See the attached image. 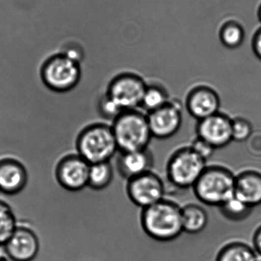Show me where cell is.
<instances>
[{
	"label": "cell",
	"mask_w": 261,
	"mask_h": 261,
	"mask_svg": "<svg viewBox=\"0 0 261 261\" xmlns=\"http://www.w3.org/2000/svg\"><path fill=\"white\" fill-rule=\"evenodd\" d=\"M17 227L16 218L10 205L0 200V245H6Z\"/></svg>",
	"instance_id": "obj_20"
},
{
	"label": "cell",
	"mask_w": 261,
	"mask_h": 261,
	"mask_svg": "<svg viewBox=\"0 0 261 261\" xmlns=\"http://www.w3.org/2000/svg\"><path fill=\"white\" fill-rule=\"evenodd\" d=\"M254 245L256 251L261 255V226L254 234Z\"/></svg>",
	"instance_id": "obj_28"
},
{
	"label": "cell",
	"mask_w": 261,
	"mask_h": 261,
	"mask_svg": "<svg viewBox=\"0 0 261 261\" xmlns=\"http://www.w3.org/2000/svg\"><path fill=\"white\" fill-rule=\"evenodd\" d=\"M90 169V164L77 153L67 155L58 162L55 176L64 189L79 192L88 187Z\"/></svg>",
	"instance_id": "obj_9"
},
{
	"label": "cell",
	"mask_w": 261,
	"mask_h": 261,
	"mask_svg": "<svg viewBox=\"0 0 261 261\" xmlns=\"http://www.w3.org/2000/svg\"><path fill=\"white\" fill-rule=\"evenodd\" d=\"M190 147L196 154L199 155L205 161L208 160L213 156L215 150H216L213 146L210 145V144L198 136L193 141Z\"/></svg>",
	"instance_id": "obj_26"
},
{
	"label": "cell",
	"mask_w": 261,
	"mask_h": 261,
	"mask_svg": "<svg viewBox=\"0 0 261 261\" xmlns=\"http://www.w3.org/2000/svg\"><path fill=\"white\" fill-rule=\"evenodd\" d=\"M258 17H259V19H260V21L261 22V5H260V8H259Z\"/></svg>",
	"instance_id": "obj_30"
},
{
	"label": "cell",
	"mask_w": 261,
	"mask_h": 261,
	"mask_svg": "<svg viewBox=\"0 0 261 261\" xmlns=\"http://www.w3.org/2000/svg\"><path fill=\"white\" fill-rule=\"evenodd\" d=\"M216 261H257L255 251L245 244L226 245L218 254Z\"/></svg>",
	"instance_id": "obj_19"
},
{
	"label": "cell",
	"mask_w": 261,
	"mask_h": 261,
	"mask_svg": "<svg viewBox=\"0 0 261 261\" xmlns=\"http://www.w3.org/2000/svg\"><path fill=\"white\" fill-rule=\"evenodd\" d=\"M222 215L227 219L234 222H239L248 217L252 211V207L245 204L236 196L227 201L219 207Z\"/></svg>",
	"instance_id": "obj_21"
},
{
	"label": "cell",
	"mask_w": 261,
	"mask_h": 261,
	"mask_svg": "<svg viewBox=\"0 0 261 261\" xmlns=\"http://www.w3.org/2000/svg\"><path fill=\"white\" fill-rule=\"evenodd\" d=\"M196 133L198 137L213 146L216 150L223 148L233 140L232 120L226 115L216 113L199 121Z\"/></svg>",
	"instance_id": "obj_11"
},
{
	"label": "cell",
	"mask_w": 261,
	"mask_h": 261,
	"mask_svg": "<svg viewBox=\"0 0 261 261\" xmlns=\"http://www.w3.org/2000/svg\"><path fill=\"white\" fill-rule=\"evenodd\" d=\"M77 154L90 165L110 162L119 150L112 126L94 124L84 128L76 141Z\"/></svg>",
	"instance_id": "obj_2"
},
{
	"label": "cell",
	"mask_w": 261,
	"mask_h": 261,
	"mask_svg": "<svg viewBox=\"0 0 261 261\" xmlns=\"http://www.w3.org/2000/svg\"><path fill=\"white\" fill-rule=\"evenodd\" d=\"M114 172L110 162L90 165L88 187L96 191L105 189L112 183Z\"/></svg>",
	"instance_id": "obj_18"
},
{
	"label": "cell",
	"mask_w": 261,
	"mask_h": 261,
	"mask_svg": "<svg viewBox=\"0 0 261 261\" xmlns=\"http://www.w3.org/2000/svg\"><path fill=\"white\" fill-rule=\"evenodd\" d=\"M234 196L249 206L261 204V174L256 171H246L236 178Z\"/></svg>",
	"instance_id": "obj_16"
},
{
	"label": "cell",
	"mask_w": 261,
	"mask_h": 261,
	"mask_svg": "<svg viewBox=\"0 0 261 261\" xmlns=\"http://www.w3.org/2000/svg\"><path fill=\"white\" fill-rule=\"evenodd\" d=\"M252 46L254 54L261 60V29L254 35Z\"/></svg>",
	"instance_id": "obj_27"
},
{
	"label": "cell",
	"mask_w": 261,
	"mask_h": 261,
	"mask_svg": "<svg viewBox=\"0 0 261 261\" xmlns=\"http://www.w3.org/2000/svg\"><path fill=\"white\" fill-rule=\"evenodd\" d=\"M206 167V161L191 147H184L170 156L167 165V179L176 188H193Z\"/></svg>",
	"instance_id": "obj_5"
},
{
	"label": "cell",
	"mask_w": 261,
	"mask_h": 261,
	"mask_svg": "<svg viewBox=\"0 0 261 261\" xmlns=\"http://www.w3.org/2000/svg\"><path fill=\"white\" fill-rule=\"evenodd\" d=\"M98 110L102 117L113 122L122 112H124V110L107 93L101 98L98 106Z\"/></svg>",
	"instance_id": "obj_24"
},
{
	"label": "cell",
	"mask_w": 261,
	"mask_h": 261,
	"mask_svg": "<svg viewBox=\"0 0 261 261\" xmlns=\"http://www.w3.org/2000/svg\"><path fill=\"white\" fill-rule=\"evenodd\" d=\"M154 163L153 154L148 150L120 152L116 168L123 179L130 180L151 171Z\"/></svg>",
	"instance_id": "obj_14"
},
{
	"label": "cell",
	"mask_w": 261,
	"mask_h": 261,
	"mask_svg": "<svg viewBox=\"0 0 261 261\" xmlns=\"http://www.w3.org/2000/svg\"><path fill=\"white\" fill-rule=\"evenodd\" d=\"M147 86L142 78L123 74L113 80L107 94L124 110H136L141 107Z\"/></svg>",
	"instance_id": "obj_7"
},
{
	"label": "cell",
	"mask_w": 261,
	"mask_h": 261,
	"mask_svg": "<svg viewBox=\"0 0 261 261\" xmlns=\"http://www.w3.org/2000/svg\"><path fill=\"white\" fill-rule=\"evenodd\" d=\"M4 248L11 261H32L39 252V240L33 230L18 225Z\"/></svg>",
	"instance_id": "obj_12"
},
{
	"label": "cell",
	"mask_w": 261,
	"mask_h": 261,
	"mask_svg": "<svg viewBox=\"0 0 261 261\" xmlns=\"http://www.w3.org/2000/svg\"><path fill=\"white\" fill-rule=\"evenodd\" d=\"M219 95L210 87H196L190 92L187 99V110L199 121L219 113Z\"/></svg>",
	"instance_id": "obj_15"
},
{
	"label": "cell",
	"mask_w": 261,
	"mask_h": 261,
	"mask_svg": "<svg viewBox=\"0 0 261 261\" xmlns=\"http://www.w3.org/2000/svg\"><path fill=\"white\" fill-rule=\"evenodd\" d=\"M206 211L199 205L189 204L182 208V224L184 232L196 234L202 232L208 225Z\"/></svg>",
	"instance_id": "obj_17"
},
{
	"label": "cell",
	"mask_w": 261,
	"mask_h": 261,
	"mask_svg": "<svg viewBox=\"0 0 261 261\" xmlns=\"http://www.w3.org/2000/svg\"><path fill=\"white\" fill-rule=\"evenodd\" d=\"M141 223L144 232L153 240L167 242L184 232L182 207L167 199L142 209Z\"/></svg>",
	"instance_id": "obj_1"
},
{
	"label": "cell",
	"mask_w": 261,
	"mask_h": 261,
	"mask_svg": "<svg viewBox=\"0 0 261 261\" xmlns=\"http://www.w3.org/2000/svg\"><path fill=\"white\" fill-rule=\"evenodd\" d=\"M236 178L224 167H207L193 186L195 196L205 205L220 207L234 197Z\"/></svg>",
	"instance_id": "obj_4"
},
{
	"label": "cell",
	"mask_w": 261,
	"mask_h": 261,
	"mask_svg": "<svg viewBox=\"0 0 261 261\" xmlns=\"http://www.w3.org/2000/svg\"><path fill=\"white\" fill-rule=\"evenodd\" d=\"M165 190L162 179L152 171L130 179L127 185L130 202L142 209L164 199Z\"/></svg>",
	"instance_id": "obj_8"
},
{
	"label": "cell",
	"mask_w": 261,
	"mask_h": 261,
	"mask_svg": "<svg viewBox=\"0 0 261 261\" xmlns=\"http://www.w3.org/2000/svg\"><path fill=\"white\" fill-rule=\"evenodd\" d=\"M252 133L251 123L243 118L232 120L233 140L244 142L248 139Z\"/></svg>",
	"instance_id": "obj_25"
},
{
	"label": "cell",
	"mask_w": 261,
	"mask_h": 261,
	"mask_svg": "<svg viewBox=\"0 0 261 261\" xmlns=\"http://www.w3.org/2000/svg\"><path fill=\"white\" fill-rule=\"evenodd\" d=\"M0 261H11L8 257H0Z\"/></svg>",
	"instance_id": "obj_29"
},
{
	"label": "cell",
	"mask_w": 261,
	"mask_h": 261,
	"mask_svg": "<svg viewBox=\"0 0 261 261\" xmlns=\"http://www.w3.org/2000/svg\"><path fill=\"white\" fill-rule=\"evenodd\" d=\"M119 152L148 148L153 138L147 115L137 110L122 112L112 125Z\"/></svg>",
	"instance_id": "obj_3"
},
{
	"label": "cell",
	"mask_w": 261,
	"mask_h": 261,
	"mask_svg": "<svg viewBox=\"0 0 261 261\" xmlns=\"http://www.w3.org/2000/svg\"><path fill=\"white\" fill-rule=\"evenodd\" d=\"M245 38V31L240 24L229 21L222 26L220 31V39L225 47L237 49Z\"/></svg>",
	"instance_id": "obj_23"
},
{
	"label": "cell",
	"mask_w": 261,
	"mask_h": 261,
	"mask_svg": "<svg viewBox=\"0 0 261 261\" xmlns=\"http://www.w3.org/2000/svg\"><path fill=\"white\" fill-rule=\"evenodd\" d=\"M29 174L25 167L14 158L0 159V193L15 196L25 188Z\"/></svg>",
	"instance_id": "obj_13"
},
{
	"label": "cell",
	"mask_w": 261,
	"mask_h": 261,
	"mask_svg": "<svg viewBox=\"0 0 261 261\" xmlns=\"http://www.w3.org/2000/svg\"><path fill=\"white\" fill-rule=\"evenodd\" d=\"M147 119L153 137L169 139L179 131L182 125V107L179 103L169 101L161 108L149 113Z\"/></svg>",
	"instance_id": "obj_10"
},
{
	"label": "cell",
	"mask_w": 261,
	"mask_h": 261,
	"mask_svg": "<svg viewBox=\"0 0 261 261\" xmlns=\"http://www.w3.org/2000/svg\"><path fill=\"white\" fill-rule=\"evenodd\" d=\"M81 76L78 61L64 53L50 57L41 67V79L46 87L59 93L74 88Z\"/></svg>",
	"instance_id": "obj_6"
},
{
	"label": "cell",
	"mask_w": 261,
	"mask_h": 261,
	"mask_svg": "<svg viewBox=\"0 0 261 261\" xmlns=\"http://www.w3.org/2000/svg\"><path fill=\"white\" fill-rule=\"evenodd\" d=\"M168 94L162 87L158 86H147L143 98L141 107L147 110V113L161 108L169 102Z\"/></svg>",
	"instance_id": "obj_22"
}]
</instances>
